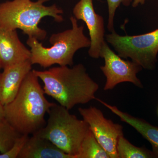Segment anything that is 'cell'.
I'll list each match as a JSON object with an SVG mask.
<instances>
[{
    "label": "cell",
    "mask_w": 158,
    "mask_h": 158,
    "mask_svg": "<svg viewBox=\"0 0 158 158\" xmlns=\"http://www.w3.org/2000/svg\"><path fill=\"white\" fill-rule=\"evenodd\" d=\"M6 120L4 106L0 102V123Z\"/></svg>",
    "instance_id": "19"
},
{
    "label": "cell",
    "mask_w": 158,
    "mask_h": 158,
    "mask_svg": "<svg viewBox=\"0 0 158 158\" xmlns=\"http://www.w3.org/2000/svg\"><path fill=\"white\" fill-rule=\"evenodd\" d=\"M48 113V118L45 126L34 134L48 139L62 151L76 158L89 130L88 123L57 104L51 107Z\"/></svg>",
    "instance_id": "5"
},
{
    "label": "cell",
    "mask_w": 158,
    "mask_h": 158,
    "mask_svg": "<svg viewBox=\"0 0 158 158\" xmlns=\"http://www.w3.org/2000/svg\"><path fill=\"white\" fill-rule=\"evenodd\" d=\"M76 158H110L89 128L82 141Z\"/></svg>",
    "instance_id": "14"
},
{
    "label": "cell",
    "mask_w": 158,
    "mask_h": 158,
    "mask_svg": "<svg viewBox=\"0 0 158 158\" xmlns=\"http://www.w3.org/2000/svg\"></svg>",
    "instance_id": "22"
},
{
    "label": "cell",
    "mask_w": 158,
    "mask_h": 158,
    "mask_svg": "<svg viewBox=\"0 0 158 158\" xmlns=\"http://www.w3.org/2000/svg\"><path fill=\"white\" fill-rule=\"evenodd\" d=\"M133 0H107L108 7V21L107 28L110 32L115 31L114 19L116 10L122 4L125 6H129L132 4Z\"/></svg>",
    "instance_id": "17"
},
{
    "label": "cell",
    "mask_w": 158,
    "mask_h": 158,
    "mask_svg": "<svg viewBox=\"0 0 158 158\" xmlns=\"http://www.w3.org/2000/svg\"><path fill=\"white\" fill-rule=\"evenodd\" d=\"M73 12L74 17L84 21L88 27L90 41L88 55L93 59H98L106 41L103 18L95 12L93 0H80L74 7Z\"/></svg>",
    "instance_id": "9"
},
{
    "label": "cell",
    "mask_w": 158,
    "mask_h": 158,
    "mask_svg": "<svg viewBox=\"0 0 158 158\" xmlns=\"http://www.w3.org/2000/svg\"><path fill=\"white\" fill-rule=\"evenodd\" d=\"M118 158H151L155 157L152 152L143 148L135 146L124 136L118 139L117 145Z\"/></svg>",
    "instance_id": "15"
},
{
    "label": "cell",
    "mask_w": 158,
    "mask_h": 158,
    "mask_svg": "<svg viewBox=\"0 0 158 158\" xmlns=\"http://www.w3.org/2000/svg\"><path fill=\"white\" fill-rule=\"evenodd\" d=\"M43 82L46 94L68 110L95 99L99 85L90 77L82 64L69 68L59 66L48 70H33Z\"/></svg>",
    "instance_id": "1"
},
{
    "label": "cell",
    "mask_w": 158,
    "mask_h": 158,
    "mask_svg": "<svg viewBox=\"0 0 158 158\" xmlns=\"http://www.w3.org/2000/svg\"><path fill=\"white\" fill-rule=\"evenodd\" d=\"M70 20L71 29L51 36V47H45L38 40L28 37L27 44L31 48L30 61L32 65L38 64L44 68L55 64L71 66L77 51L90 47V38L84 34V26H79L77 19L74 16H71Z\"/></svg>",
    "instance_id": "3"
},
{
    "label": "cell",
    "mask_w": 158,
    "mask_h": 158,
    "mask_svg": "<svg viewBox=\"0 0 158 158\" xmlns=\"http://www.w3.org/2000/svg\"><path fill=\"white\" fill-rule=\"evenodd\" d=\"M78 111L110 158H118L117 143L119 138L123 135V127L106 118L102 112L95 107L80 108Z\"/></svg>",
    "instance_id": "8"
},
{
    "label": "cell",
    "mask_w": 158,
    "mask_h": 158,
    "mask_svg": "<svg viewBox=\"0 0 158 158\" xmlns=\"http://www.w3.org/2000/svg\"><path fill=\"white\" fill-rule=\"evenodd\" d=\"M49 0H12L0 4V27L10 30L19 29L29 37L38 40L45 39L47 32L38 26L40 20L46 16L55 21L64 20L63 10L56 5L45 6Z\"/></svg>",
    "instance_id": "4"
},
{
    "label": "cell",
    "mask_w": 158,
    "mask_h": 158,
    "mask_svg": "<svg viewBox=\"0 0 158 158\" xmlns=\"http://www.w3.org/2000/svg\"><path fill=\"white\" fill-rule=\"evenodd\" d=\"M146 0H133L132 6L134 8H136L139 5H144Z\"/></svg>",
    "instance_id": "20"
},
{
    "label": "cell",
    "mask_w": 158,
    "mask_h": 158,
    "mask_svg": "<svg viewBox=\"0 0 158 158\" xmlns=\"http://www.w3.org/2000/svg\"><path fill=\"white\" fill-rule=\"evenodd\" d=\"M100 57L105 62L104 65L101 66L100 69L106 79L104 90H112L123 82H130L138 88H143L137 76L142 67L132 61L123 59L111 49L106 41L101 50Z\"/></svg>",
    "instance_id": "7"
},
{
    "label": "cell",
    "mask_w": 158,
    "mask_h": 158,
    "mask_svg": "<svg viewBox=\"0 0 158 158\" xmlns=\"http://www.w3.org/2000/svg\"><path fill=\"white\" fill-rule=\"evenodd\" d=\"M32 65L28 60L3 69L0 77V102L3 106L16 97Z\"/></svg>",
    "instance_id": "11"
},
{
    "label": "cell",
    "mask_w": 158,
    "mask_h": 158,
    "mask_svg": "<svg viewBox=\"0 0 158 158\" xmlns=\"http://www.w3.org/2000/svg\"><path fill=\"white\" fill-rule=\"evenodd\" d=\"M19 158H73L46 138L36 134L29 136Z\"/></svg>",
    "instance_id": "12"
},
{
    "label": "cell",
    "mask_w": 158,
    "mask_h": 158,
    "mask_svg": "<svg viewBox=\"0 0 158 158\" xmlns=\"http://www.w3.org/2000/svg\"><path fill=\"white\" fill-rule=\"evenodd\" d=\"M21 135L18 133L6 119L0 123V153L9 150Z\"/></svg>",
    "instance_id": "16"
},
{
    "label": "cell",
    "mask_w": 158,
    "mask_h": 158,
    "mask_svg": "<svg viewBox=\"0 0 158 158\" xmlns=\"http://www.w3.org/2000/svg\"><path fill=\"white\" fill-rule=\"evenodd\" d=\"M31 52L20 40L16 30L0 27V67L2 69L30 60Z\"/></svg>",
    "instance_id": "10"
},
{
    "label": "cell",
    "mask_w": 158,
    "mask_h": 158,
    "mask_svg": "<svg viewBox=\"0 0 158 158\" xmlns=\"http://www.w3.org/2000/svg\"><path fill=\"white\" fill-rule=\"evenodd\" d=\"M45 94L32 70L14 99L4 106L6 121L20 135H33L45 126L46 114L55 104L49 102Z\"/></svg>",
    "instance_id": "2"
},
{
    "label": "cell",
    "mask_w": 158,
    "mask_h": 158,
    "mask_svg": "<svg viewBox=\"0 0 158 158\" xmlns=\"http://www.w3.org/2000/svg\"><path fill=\"white\" fill-rule=\"evenodd\" d=\"M96 100L118 116L122 121L127 123L140 133L151 144L155 157L158 158V127L142 118L122 112L116 106H111L98 98H96Z\"/></svg>",
    "instance_id": "13"
},
{
    "label": "cell",
    "mask_w": 158,
    "mask_h": 158,
    "mask_svg": "<svg viewBox=\"0 0 158 158\" xmlns=\"http://www.w3.org/2000/svg\"><path fill=\"white\" fill-rule=\"evenodd\" d=\"M1 69H1V67H0V77H1V73H2L1 72Z\"/></svg>",
    "instance_id": "21"
},
{
    "label": "cell",
    "mask_w": 158,
    "mask_h": 158,
    "mask_svg": "<svg viewBox=\"0 0 158 158\" xmlns=\"http://www.w3.org/2000/svg\"><path fill=\"white\" fill-rule=\"evenodd\" d=\"M29 137V135H25L20 136L9 150L4 153H0V158H18L20 152Z\"/></svg>",
    "instance_id": "18"
},
{
    "label": "cell",
    "mask_w": 158,
    "mask_h": 158,
    "mask_svg": "<svg viewBox=\"0 0 158 158\" xmlns=\"http://www.w3.org/2000/svg\"><path fill=\"white\" fill-rule=\"evenodd\" d=\"M117 54L123 59L130 58L144 68H155L158 54V28L146 34L122 36L115 32L105 36Z\"/></svg>",
    "instance_id": "6"
}]
</instances>
